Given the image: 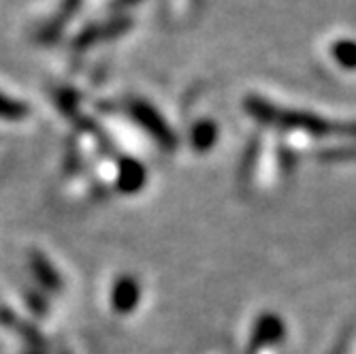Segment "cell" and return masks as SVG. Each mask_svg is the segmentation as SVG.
<instances>
[{
  "instance_id": "1",
  "label": "cell",
  "mask_w": 356,
  "mask_h": 354,
  "mask_svg": "<svg viewBox=\"0 0 356 354\" xmlns=\"http://www.w3.org/2000/svg\"><path fill=\"white\" fill-rule=\"evenodd\" d=\"M335 54H337V58L339 60H346V62H354L356 64V45L354 43H339L337 47H335Z\"/></svg>"
}]
</instances>
